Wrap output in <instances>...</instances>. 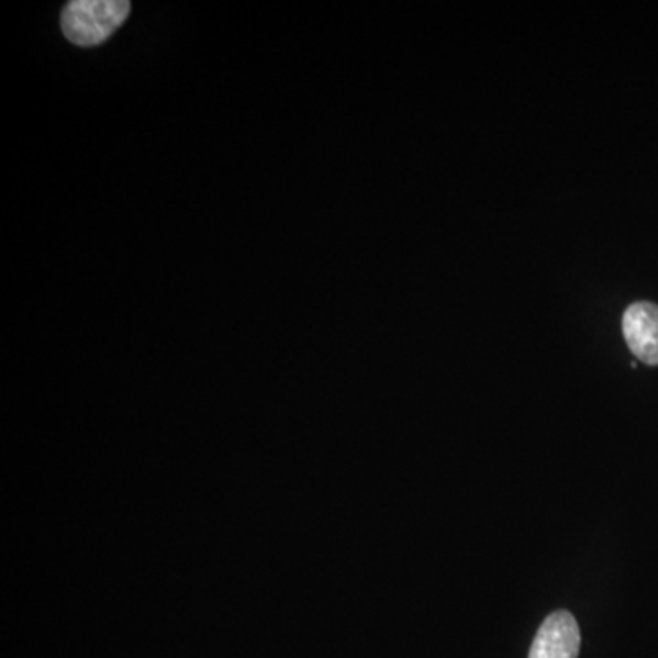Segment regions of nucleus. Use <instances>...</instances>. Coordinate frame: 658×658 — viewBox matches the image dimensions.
I'll return each instance as SVG.
<instances>
[{
  "mask_svg": "<svg viewBox=\"0 0 658 658\" xmlns=\"http://www.w3.org/2000/svg\"><path fill=\"white\" fill-rule=\"evenodd\" d=\"M131 13L126 0H71L60 16L65 37L77 46L104 43Z\"/></svg>",
  "mask_w": 658,
  "mask_h": 658,
  "instance_id": "nucleus-1",
  "label": "nucleus"
},
{
  "mask_svg": "<svg viewBox=\"0 0 658 658\" xmlns=\"http://www.w3.org/2000/svg\"><path fill=\"white\" fill-rule=\"evenodd\" d=\"M580 646L582 637L577 618L569 611H556L536 633L528 658H578Z\"/></svg>",
  "mask_w": 658,
  "mask_h": 658,
  "instance_id": "nucleus-2",
  "label": "nucleus"
},
{
  "mask_svg": "<svg viewBox=\"0 0 658 658\" xmlns=\"http://www.w3.org/2000/svg\"><path fill=\"white\" fill-rule=\"evenodd\" d=\"M622 330L633 355L644 365L658 366V305L654 302H637L629 305Z\"/></svg>",
  "mask_w": 658,
  "mask_h": 658,
  "instance_id": "nucleus-3",
  "label": "nucleus"
}]
</instances>
